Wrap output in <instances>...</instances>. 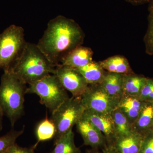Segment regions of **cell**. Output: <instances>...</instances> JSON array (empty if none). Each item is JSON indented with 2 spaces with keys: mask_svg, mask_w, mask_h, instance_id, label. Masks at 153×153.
Segmentation results:
<instances>
[{
  "mask_svg": "<svg viewBox=\"0 0 153 153\" xmlns=\"http://www.w3.org/2000/svg\"><path fill=\"white\" fill-rule=\"evenodd\" d=\"M24 129L22 130H11L7 133L0 137V153H5L7 149L16 143L17 139L24 133Z\"/></svg>",
  "mask_w": 153,
  "mask_h": 153,
  "instance_id": "7402d4cb",
  "label": "cell"
},
{
  "mask_svg": "<svg viewBox=\"0 0 153 153\" xmlns=\"http://www.w3.org/2000/svg\"><path fill=\"white\" fill-rule=\"evenodd\" d=\"M123 75L107 71L104 79L100 84L108 94L119 101L123 94Z\"/></svg>",
  "mask_w": 153,
  "mask_h": 153,
  "instance_id": "ac0fdd59",
  "label": "cell"
},
{
  "mask_svg": "<svg viewBox=\"0 0 153 153\" xmlns=\"http://www.w3.org/2000/svg\"><path fill=\"white\" fill-rule=\"evenodd\" d=\"M76 128L83 139L84 145L96 149L106 143L103 134L88 121L81 118L76 124Z\"/></svg>",
  "mask_w": 153,
  "mask_h": 153,
  "instance_id": "30bf717a",
  "label": "cell"
},
{
  "mask_svg": "<svg viewBox=\"0 0 153 153\" xmlns=\"http://www.w3.org/2000/svg\"><path fill=\"white\" fill-rule=\"evenodd\" d=\"M26 84L9 71H4L0 84V108L12 127L24 114Z\"/></svg>",
  "mask_w": 153,
  "mask_h": 153,
  "instance_id": "3957f363",
  "label": "cell"
},
{
  "mask_svg": "<svg viewBox=\"0 0 153 153\" xmlns=\"http://www.w3.org/2000/svg\"><path fill=\"white\" fill-rule=\"evenodd\" d=\"M90 153H102L100 152H92Z\"/></svg>",
  "mask_w": 153,
  "mask_h": 153,
  "instance_id": "4dcf8cb0",
  "label": "cell"
},
{
  "mask_svg": "<svg viewBox=\"0 0 153 153\" xmlns=\"http://www.w3.org/2000/svg\"><path fill=\"white\" fill-rule=\"evenodd\" d=\"M54 74L64 89L69 91L72 96L81 97L88 87L85 78L76 68L59 64L55 67Z\"/></svg>",
  "mask_w": 153,
  "mask_h": 153,
  "instance_id": "ba28073f",
  "label": "cell"
},
{
  "mask_svg": "<svg viewBox=\"0 0 153 153\" xmlns=\"http://www.w3.org/2000/svg\"><path fill=\"white\" fill-rule=\"evenodd\" d=\"M85 38L82 28L74 20L59 15L48 22L37 45L56 66L68 53L82 45Z\"/></svg>",
  "mask_w": 153,
  "mask_h": 153,
  "instance_id": "6da1fadb",
  "label": "cell"
},
{
  "mask_svg": "<svg viewBox=\"0 0 153 153\" xmlns=\"http://www.w3.org/2000/svg\"><path fill=\"white\" fill-rule=\"evenodd\" d=\"M147 77L134 74L123 75V95L138 97Z\"/></svg>",
  "mask_w": 153,
  "mask_h": 153,
  "instance_id": "2e32d148",
  "label": "cell"
},
{
  "mask_svg": "<svg viewBox=\"0 0 153 153\" xmlns=\"http://www.w3.org/2000/svg\"><path fill=\"white\" fill-rule=\"evenodd\" d=\"M4 116L2 111L0 108V131L2 130L3 128V117Z\"/></svg>",
  "mask_w": 153,
  "mask_h": 153,
  "instance_id": "f546056e",
  "label": "cell"
},
{
  "mask_svg": "<svg viewBox=\"0 0 153 153\" xmlns=\"http://www.w3.org/2000/svg\"><path fill=\"white\" fill-rule=\"evenodd\" d=\"M138 153H153V130L144 136Z\"/></svg>",
  "mask_w": 153,
  "mask_h": 153,
  "instance_id": "d4e9b609",
  "label": "cell"
},
{
  "mask_svg": "<svg viewBox=\"0 0 153 153\" xmlns=\"http://www.w3.org/2000/svg\"><path fill=\"white\" fill-rule=\"evenodd\" d=\"M111 116L114 123L115 138L128 135L134 131L131 124L117 107L113 111Z\"/></svg>",
  "mask_w": 153,
  "mask_h": 153,
  "instance_id": "ffe728a7",
  "label": "cell"
},
{
  "mask_svg": "<svg viewBox=\"0 0 153 153\" xmlns=\"http://www.w3.org/2000/svg\"><path fill=\"white\" fill-rule=\"evenodd\" d=\"M143 136L134 131L128 135L115 138L111 143L119 153H138Z\"/></svg>",
  "mask_w": 153,
  "mask_h": 153,
  "instance_id": "7c38bea8",
  "label": "cell"
},
{
  "mask_svg": "<svg viewBox=\"0 0 153 153\" xmlns=\"http://www.w3.org/2000/svg\"><path fill=\"white\" fill-rule=\"evenodd\" d=\"M126 1L134 6L141 5L147 4L149 0H125Z\"/></svg>",
  "mask_w": 153,
  "mask_h": 153,
  "instance_id": "83f0119b",
  "label": "cell"
},
{
  "mask_svg": "<svg viewBox=\"0 0 153 153\" xmlns=\"http://www.w3.org/2000/svg\"><path fill=\"white\" fill-rule=\"evenodd\" d=\"M79 148L74 142V132L71 130L55 139V147L49 153H80Z\"/></svg>",
  "mask_w": 153,
  "mask_h": 153,
  "instance_id": "d6986e66",
  "label": "cell"
},
{
  "mask_svg": "<svg viewBox=\"0 0 153 153\" xmlns=\"http://www.w3.org/2000/svg\"><path fill=\"white\" fill-rule=\"evenodd\" d=\"M148 20V29L143 40L146 53L148 55H153V14L149 13Z\"/></svg>",
  "mask_w": 153,
  "mask_h": 153,
  "instance_id": "603a6c76",
  "label": "cell"
},
{
  "mask_svg": "<svg viewBox=\"0 0 153 153\" xmlns=\"http://www.w3.org/2000/svg\"><path fill=\"white\" fill-rule=\"evenodd\" d=\"M85 110L80 97L72 96L51 113L50 119L56 128L55 139L72 130Z\"/></svg>",
  "mask_w": 153,
  "mask_h": 153,
  "instance_id": "8992f818",
  "label": "cell"
},
{
  "mask_svg": "<svg viewBox=\"0 0 153 153\" xmlns=\"http://www.w3.org/2000/svg\"><path fill=\"white\" fill-rule=\"evenodd\" d=\"M144 102L138 97L123 95L120 100L117 108L132 126L138 117Z\"/></svg>",
  "mask_w": 153,
  "mask_h": 153,
  "instance_id": "4fadbf2b",
  "label": "cell"
},
{
  "mask_svg": "<svg viewBox=\"0 0 153 153\" xmlns=\"http://www.w3.org/2000/svg\"><path fill=\"white\" fill-rule=\"evenodd\" d=\"M5 153H35L34 148H23L17 145L16 143L11 145Z\"/></svg>",
  "mask_w": 153,
  "mask_h": 153,
  "instance_id": "484cf974",
  "label": "cell"
},
{
  "mask_svg": "<svg viewBox=\"0 0 153 153\" xmlns=\"http://www.w3.org/2000/svg\"><path fill=\"white\" fill-rule=\"evenodd\" d=\"M105 71L121 74H134L128 60L122 55H117L98 62Z\"/></svg>",
  "mask_w": 153,
  "mask_h": 153,
  "instance_id": "5bb4252c",
  "label": "cell"
},
{
  "mask_svg": "<svg viewBox=\"0 0 153 153\" xmlns=\"http://www.w3.org/2000/svg\"><path fill=\"white\" fill-rule=\"evenodd\" d=\"M148 6V11L149 13L153 14V0H149Z\"/></svg>",
  "mask_w": 153,
  "mask_h": 153,
  "instance_id": "f1b7e54d",
  "label": "cell"
},
{
  "mask_svg": "<svg viewBox=\"0 0 153 153\" xmlns=\"http://www.w3.org/2000/svg\"><path fill=\"white\" fill-rule=\"evenodd\" d=\"M27 43L25 30L20 26L11 25L0 34V68L8 71Z\"/></svg>",
  "mask_w": 153,
  "mask_h": 153,
  "instance_id": "5b68a950",
  "label": "cell"
},
{
  "mask_svg": "<svg viewBox=\"0 0 153 153\" xmlns=\"http://www.w3.org/2000/svg\"><path fill=\"white\" fill-rule=\"evenodd\" d=\"M152 103H153V102H152Z\"/></svg>",
  "mask_w": 153,
  "mask_h": 153,
  "instance_id": "1f68e13d",
  "label": "cell"
},
{
  "mask_svg": "<svg viewBox=\"0 0 153 153\" xmlns=\"http://www.w3.org/2000/svg\"><path fill=\"white\" fill-rule=\"evenodd\" d=\"M55 67L37 44L27 42L22 54L8 71L21 82L30 85L55 74Z\"/></svg>",
  "mask_w": 153,
  "mask_h": 153,
  "instance_id": "7a4b0ae2",
  "label": "cell"
},
{
  "mask_svg": "<svg viewBox=\"0 0 153 153\" xmlns=\"http://www.w3.org/2000/svg\"><path fill=\"white\" fill-rule=\"evenodd\" d=\"M82 118L88 121L103 134L106 143H111L115 138V130L111 114L98 113L85 110Z\"/></svg>",
  "mask_w": 153,
  "mask_h": 153,
  "instance_id": "9c48e42d",
  "label": "cell"
},
{
  "mask_svg": "<svg viewBox=\"0 0 153 153\" xmlns=\"http://www.w3.org/2000/svg\"><path fill=\"white\" fill-rule=\"evenodd\" d=\"M76 69L82 74L88 85L101 84L107 73L98 62L93 60L85 66Z\"/></svg>",
  "mask_w": 153,
  "mask_h": 153,
  "instance_id": "e0dca14e",
  "label": "cell"
},
{
  "mask_svg": "<svg viewBox=\"0 0 153 153\" xmlns=\"http://www.w3.org/2000/svg\"><path fill=\"white\" fill-rule=\"evenodd\" d=\"M80 97L85 110L105 114H111L119 102L108 94L100 84L88 85Z\"/></svg>",
  "mask_w": 153,
  "mask_h": 153,
  "instance_id": "52a82bcc",
  "label": "cell"
},
{
  "mask_svg": "<svg viewBox=\"0 0 153 153\" xmlns=\"http://www.w3.org/2000/svg\"><path fill=\"white\" fill-rule=\"evenodd\" d=\"M138 98L144 102H153V79L147 78Z\"/></svg>",
  "mask_w": 153,
  "mask_h": 153,
  "instance_id": "cb8c5ba5",
  "label": "cell"
},
{
  "mask_svg": "<svg viewBox=\"0 0 153 153\" xmlns=\"http://www.w3.org/2000/svg\"><path fill=\"white\" fill-rule=\"evenodd\" d=\"M133 129L143 136L153 130V105L145 102L138 117L132 125Z\"/></svg>",
  "mask_w": 153,
  "mask_h": 153,
  "instance_id": "9a60e30c",
  "label": "cell"
},
{
  "mask_svg": "<svg viewBox=\"0 0 153 153\" xmlns=\"http://www.w3.org/2000/svg\"><path fill=\"white\" fill-rule=\"evenodd\" d=\"M26 93L38 95L40 102L51 113L69 98L66 91L54 74L47 75L29 85Z\"/></svg>",
  "mask_w": 153,
  "mask_h": 153,
  "instance_id": "277c9868",
  "label": "cell"
},
{
  "mask_svg": "<svg viewBox=\"0 0 153 153\" xmlns=\"http://www.w3.org/2000/svg\"><path fill=\"white\" fill-rule=\"evenodd\" d=\"M36 134L38 142L33 148L36 147L37 143L40 142L49 140L55 137L56 128L55 124L51 119L46 117L38 124L36 127Z\"/></svg>",
  "mask_w": 153,
  "mask_h": 153,
  "instance_id": "44dd1931",
  "label": "cell"
},
{
  "mask_svg": "<svg viewBox=\"0 0 153 153\" xmlns=\"http://www.w3.org/2000/svg\"><path fill=\"white\" fill-rule=\"evenodd\" d=\"M102 153H119L110 144L106 143L102 148Z\"/></svg>",
  "mask_w": 153,
  "mask_h": 153,
  "instance_id": "4316f807",
  "label": "cell"
},
{
  "mask_svg": "<svg viewBox=\"0 0 153 153\" xmlns=\"http://www.w3.org/2000/svg\"><path fill=\"white\" fill-rule=\"evenodd\" d=\"M93 54L91 48L81 45L64 56L60 64L71 68H79L93 61Z\"/></svg>",
  "mask_w": 153,
  "mask_h": 153,
  "instance_id": "8fae6325",
  "label": "cell"
}]
</instances>
